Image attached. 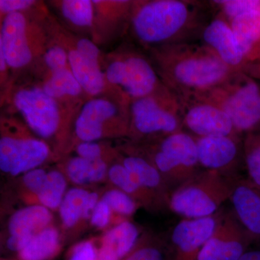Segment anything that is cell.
Returning <instances> with one entry per match:
<instances>
[{"label": "cell", "instance_id": "40", "mask_svg": "<svg viewBox=\"0 0 260 260\" xmlns=\"http://www.w3.org/2000/svg\"><path fill=\"white\" fill-rule=\"evenodd\" d=\"M75 49L83 55L88 56L94 60L99 61L100 51L97 46L89 39H80L77 43Z\"/></svg>", "mask_w": 260, "mask_h": 260}, {"label": "cell", "instance_id": "25", "mask_svg": "<svg viewBox=\"0 0 260 260\" xmlns=\"http://www.w3.org/2000/svg\"><path fill=\"white\" fill-rule=\"evenodd\" d=\"M91 191L88 187L75 186L68 189L65 194L58 213L61 220V229L66 240L67 236L73 238L80 232L85 204Z\"/></svg>", "mask_w": 260, "mask_h": 260}, {"label": "cell", "instance_id": "22", "mask_svg": "<svg viewBox=\"0 0 260 260\" xmlns=\"http://www.w3.org/2000/svg\"><path fill=\"white\" fill-rule=\"evenodd\" d=\"M108 183L110 186L129 195L149 212H160L166 209L150 191L143 187L120 161L111 164L108 172Z\"/></svg>", "mask_w": 260, "mask_h": 260}, {"label": "cell", "instance_id": "4", "mask_svg": "<svg viewBox=\"0 0 260 260\" xmlns=\"http://www.w3.org/2000/svg\"><path fill=\"white\" fill-rule=\"evenodd\" d=\"M237 179L203 169L172 191L169 210L183 218L213 216L230 200Z\"/></svg>", "mask_w": 260, "mask_h": 260}, {"label": "cell", "instance_id": "38", "mask_svg": "<svg viewBox=\"0 0 260 260\" xmlns=\"http://www.w3.org/2000/svg\"><path fill=\"white\" fill-rule=\"evenodd\" d=\"M36 234H17V235H8L4 241L3 248L8 252L15 253L18 254L23 250Z\"/></svg>", "mask_w": 260, "mask_h": 260}, {"label": "cell", "instance_id": "26", "mask_svg": "<svg viewBox=\"0 0 260 260\" xmlns=\"http://www.w3.org/2000/svg\"><path fill=\"white\" fill-rule=\"evenodd\" d=\"M70 70L80 86L89 95L100 94L105 86L99 61L83 55L76 49L68 52Z\"/></svg>", "mask_w": 260, "mask_h": 260}, {"label": "cell", "instance_id": "35", "mask_svg": "<svg viewBox=\"0 0 260 260\" xmlns=\"http://www.w3.org/2000/svg\"><path fill=\"white\" fill-rule=\"evenodd\" d=\"M99 237H90L73 244L64 256V260H98Z\"/></svg>", "mask_w": 260, "mask_h": 260}, {"label": "cell", "instance_id": "23", "mask_svg": "<svg viewBox=\"0 0 260 260\" xmlns=\"http://www.w3.org/2000/svg\"><path fill=\"white\" fill-rule=\"evenodd\" d=\"M66 238L55 224L38 233L16 255L17 260H54L64 248Z\"/></svg>", "mask_w": 260, "mask_h": 260}, {"label": "cell", "instance_id": "1", "mask_svg": "<svg viewBox=\"0 0 260 260\" xmlns=\"http://www.w3.org/2000/svg\"><path fill=\"white\" fill-rule=\"evenodd\" d=\"M213 16L210 1L151 0L132 3L130 8L133 35L150 50L199 42Z\"/></svg>", "mask_w": 260, "mask_h": 260}, {"label": "cell", "instance_id": "32", "mask_svg": "<svg viewBox=\"0 0 260 260\" xmlns=\"http://www.w3.org/2000/svg\"><path fill=\"white\" fill-rule=\"evenodd\" d=\"M101 198L107 202L116 216L126 220L141 208L132 197L112 186L103 191Z\"/></svg>", "mask_w": 260, "mask_h": 260}, {"label": "cell", "instance_id": "11", "mask_svg": "<svg viewBox=\"0 0 260 260\" xmlns=\"http://www.w3.org/2000/svg\"><path fill=\"white\" fill-rule=\"evenodd\" d=\"M242 136H213L195 138L200 167L238 179L244 167Z\"/></svg>", "mask_w": 260, "mask_h": 260}, {"label": "cell", "instance_id": "42", "mask_svg": "<svg viewBox=\"0 0 260 260\" xmlns=\"http://www.w3.org/2000/svg\"><path fill=\"white\" fill-rule=\"evenodd\" d=\"M0 260H17L16 259H8V258H1Z\"/></svg>", "mask_w": 260, "mask_h": 260}, {"label": "cell", "instance_id": "3", "mask_svg": "<svg viewBox=\"0 0 260 260\" xmlns=\"http://www.w3.org/2000/svg\"><path fill=\"white\" fill-rule=\"evenodd\" d=\"M129 136L143 143L182 130L179 98L162 85L147 96L129 103Z\"/></svg>", "mask_w": 260, "mask_h": 260}, {"label": "cell", "instance_id": "5", "mask_svg": "<svg viewBox=\"0 0 260 260\" xmlns=\"http://www.w3.org/2000/svg\"><path fill=\"white\" fill-rule=\"evenodd\" d=\"M198 97L223 110L241 136L260 130V83L252 75L236 72L211 91Z\"/></svg>", "mask_w": 260, "mask_h": 260}, {"label": "cell", "instance_id": "34", "mask_svg": "<svg viewBox=\"0 0 260 260\" xmlns=\"http://www.w3.org/2000/svg\"><path fill=\"white\" fill-rule=\"evenodd\" d=\"M124 220H126V219L116 216L107 202L101 198L95 206L89 225L104 232Z\"/></svg>", "mask_w": 260, "mask_h": 260}, {"label": "cell", "instance_id": "20", "mask_svg": "<svg viewBox=\"0 0 260 260\" xmlns=\"http://www.w3.org/2000/svg\"><path fill=\"white\" fill-rule=\"evenodd\" d=\"M231 26L251 71L260 64V8L237 17Z\"/></svg>", "mask_w": 260, "mask_h": 260}, {"label": "cell", "instance_id": "6", "mask_svg": "<svg viewBox=\"0 0 260 260\" xmlns=\"http://www.w3.org/2000/svg\"><path fill=\"white\" fill-rule=\"evenodd\" d=\"M140 145L171 191L203 170L198 160L196 140L183 130Z\"/></svg>", "mask_w": 260, "mask_h": 260}, {"label": "cell", "instance_id": "14", "mask_svg": "<svg viewBox=\"0 0 260 260\" xmlns=\"http://www.w3.org/2000/svg\"><path fill=\"white\" fill-rule=\"evenodd\" d=\"M117 113L115 104L107 99H95L85 103L75 121L76 144L96 142L108 137L123 136L112 124Z\"/></svg>", "mask_w": 260, "mask_h": 260}, {"label": "cell", "instance_id": "28", "mask_svg": "<svg viewBox=\"0 0 260 260\" xmlns=\"http://www.w3.org/2000/svg\"><path fill=\"white\" fill-rule=\"evenodd\" d=\"M123 260H169L167 238L143 232L138 244Z\"/></svg>", "mask_w": 260, "mask_h": 260}, {"label": "cell", "instance_id": "12", "mask_svg": "<svg viewBox=\"0 0 260 260\" xmlns=\"http://www.w3.org/2000/svg\"><path fill=\"white\" fill-rule=\"evenodd\" d=\"M252 245L251 238L232 208H222L216 229L202 248L197 260H239Z\"/></svg>", "mask_w": 260, "mask_h": 260}, {"label": "cell", "instance_id": "9", "mask_svg": "<svg viewBox=\"0 0 260 260\" xmlns=\"http://www.w3.org/2000/svg\"><path fill=\"white\" fill-rule=\"evenodd\" d=\"M15 107L27 125L41 139L57 138L61 130V116L56 99L44 89H20L14 96Z\"/></svg>", "mask_w": 260, "mask_h": 260}, {"label": "cell", "instance_id": "16", "mask_svg": "<svg viewBox=\"0 0 260 260\" xmlns=\"http://www.w3.org/2000/svg\"><path fill=\"white\" fill-rule=\"evenodd\" d=\"M0 53L8 67L23 68L32 60V52L27 37V20L21 13L5 15L0 32Z\"/></svg>", "mask_w": 260, "mask_h": 260}, {"label": "cell", "instance_id": "8", "mask_svg": "<svg viewBox=\"0 0 260 260\" xmlns=\"http://www.w3.org/2000/svg\"><path fill=\"white\" fill-rule=\"evenodd\" d=\"M109 83L120 87L130 102L147 96L164 85L151 59L130 51L107 67Z\"/></svg>", "mask_w": 260, "mask_h": 260}, {"label": "cell", "instance_id": "2", "mask_svg": "<svg viewBox=\"0 0 260 260\" xmlns=\"http://www.w3.org/2000/svg\"><path fill=\"white\" fill-rule=\"evenodd\" d=\"M150 51L162 84L180 99L205 95L236 73L200 41Z\"/></svg>", "mask_w": 260, "mask_h": 260}, {"label": "cell", "instance_id": "29", "mask_svg": "<svg viewBox=\"0 0 260 260\" xmlns=\"http://www.w3.org/2000/svg\"><path fill=\"white\" fill-rule=\"evenodd\" d=\"M51 73L50 78L42 88L51 97L56 99L64 96H78L83 91L70 67Z\"/></svg>", "mask_w": 260, "mask_h": 260}, {"label": "cell", "instance_id": "24", "mask_svg": "<svg viewBox=\"0 0 260 260\" xmlns=\"http://www.w3.org/2000/svg\"><path fill=\"white\" fill-rule=\"evenodd\" d=\"M54 223L53 212L40 205H29L10 215L8 235L37 234Z\"/></svg>", "mask_w": 260, "mask_h": 260}, {"label": "cell", "instance_id": "21", "mask_svg": "<svg viewBox=\"0 0 260 260\" xmlns=\"http://www.w3.org/2000/svg\"><path fill=\"white\" fill-rule=\"evenodd\" d=\"M110 164L104 160H88L82 157H72L59 168L69 183L79 187H90L108 182Z\"/></svg>", "mask_w": 260, "mask_h": 260}, {"label": "cell", "instance_id": "13", "mask_svg": "<svg viewBox=\"0 0 260 260\" xmlns=\"http://www.w3.org/2000/svg\"><path fill=\"white\" fill-rule=\"evenodd\" d=\"M219 212L213 216L183 218L178 222L167 237L169 260H197L202 248L216 229Z\"/></svg>", "mask_w": 260, "mask_h": 260}, {"label": "cell", "instance_id": "30", "mask_svg": "<svg viewBox=\"0 0 260 260\" xmlns=\"http://www.w3.org/2000/svg\"><path fill=\"white\" fill-rule=\"evenodd\" d=\"M243 143L247 178L260 186V130L244 135Z\"/></svg>", "mask_w": 260, "mask_h": 260}, {"label": "cell", "instance_id": "17", "mask_svg": "<svg viewBox=\"0 0 260 260\" xmlns=\"http://www.w3.org/2000/svg\"><path fill=\"white\" fill-rule=\"evenodd\" d=\"M119 161L140 185L150 191L166 209H169V198L172 191L160 173L140 145L128 147L124 150V155L120 157Z\"/></svg>", "mask_w": 260, "mask_h": 260}, {"label": "cell", "instance_id": "15", "mask_svg": "<svg viewBox=\"0 0 260 260\" xmlns=\"http://www.w3.org/2000/svg\"><path fill=\"white\" fill-rule=\"evenodd\" d=\"M210 48L231 69L236 72L250 73L230 23L221 17L214 15L205 27L200 39Z\"/></svg>", "mask_w": 260, "mask_h": 260}, {"label": "cell", "instance_id": "33", "mask_svg": "<svg viewBox=\"0 0 260 260\" xmlns=\"http://www.w3.org/2000/svg\"><path fill=\"white\" fill-rule=\"evenodd\" d=\"M47 173L45 169L39 167L19 177V196L27 205H34L36 196L47 179Z\"/></svg>", "mask_w": 260, "mask_h": 260}, {"label": "cell", "instance_id": "37", "mask_svg": "<svg viewBox=\"0 0 260 260\" xmlns=\"http://www.w3.org/2000/svg\"><path fill=\"white\" fill-rule=\"evenodd\" d=\"M44 59L51 72L70 67L68 53L63 48L58 46L48 49L44 54Z\"/></svg>", "mask_w": 260, "mask_h": 260}, {"label": "cell", "instance_id": "39", "mask_svg": "<svg viewBox=\"0 0 260 260\" xmlns=\"http://www.w3.org/2000/svg\"><path fill=\"white\" fill-rule=\"evenodd\" d=\"M35 2L32 0H1L0 10L2 13L8 15L13 13H20L21 10L30 8Z\"/></svg>", "mask_w": 260, "mask_h": 260}, {"label": "cell", "instance_id": "7", "mask_svg": "<svg viewBox=\"0 0 260 260\" xmlns=\"http://www.w3.org/2000/svg\"><path fill=\"white\" fill-rule=\"evenodd\" d=\"M51 150L45 140L32 136L28 131H12L2 124L0 169L10 177H19L39 168L50 158Z\"/></svg>", "mask_w": 260, "mask_h": 260}, {"label": "cell", "instance_id": "36", "mask_svg": "<svg viewBox=\"0 0 260 260\" xmlns=\"http://www.w3.org/2000/svg\"><path fill=\"white\" fill-rule=\"evenodd\" d=\"M75 152L78 156L88 160H104L109 162L113 158V152L105 145L97 142H82L75 145Z\"/></svg>", "mask_w": 260, "mask_h": 260}, {"label": "cell", "instance_id": "10", "mask_svg": "<svg viewBox=\"0 0 260 260\" xmlns=\"http://www.w3.org/2000/svg\"><path fill=\"white\" fill-rule=\"evenodd\" d=\"M179 99L182 130L194 138L241 136L236 131L229 116L215 104L201 97Z\"/></svg>", "mask_w": 260, "mask_h": 260}, {"label": "cell", "instance_id": "19", "mask_svg": "<svg viewBox=\"0 0 260 260\" xmlns=\"http://www.w3.org/2000/svg\"><path fill=\"white\" fill-rule=\"evenodd\" d=\"M141 229L130 220H124L99 237L98 260H123L138 244Z\"/></svg>", "mask_w": 260, "mask_h": 260}, {"label": "cell", "instance_id": "18", "mask_svg": "<svg viewBox=\"0 0 260 260\" xmlns=\"http://www.w3.org/2000/svg\"><path fill=\"white\" fill-rule=\"evenodd\" d=\"M232 210L253 244H260V186L247 177L236 181L230 199Z\"/></svg>", "mask_w": 260, "mask_h": 260}, {"label": "cell", "instance_id": "27", "mask_svg": "<svg viewBox=\"0 0 260 260\" xmlns=\"http://www.w3.org/2000/svg\"><path fill=\"white\" fill-rule=\"evenodd\" d=\"M69 184L61 169L48 171L47 179L35 198L34 205H40L51 211L58 212Z\"/></svg>", "mask_w": 260, "mask_h": 260}, {"label": "cell", "instance_id": "31", "mask_svg": "<svg viewBox=\"0 0 260 260\" xmlns=\"http://www.w3.org/2000/svg\"><path fill=\"white\" fill-rule=\"evenodd\" d=\"M61 14L75 26L90 27L93 21V6L89 0H65L61 3Z\"/></svg>", "mask_w": 260, "mask_h": 260}, {"label": "cell", "instance_id": "41", "mask_svg": "<svg viewBox=\"0 0 260 260\" xmlns=\"http://www.w3.org/2000/svg\"><path fill=\"white\" fill-rule=\"evenodd\" d=\"M239 260H260V244H253Z\"/></svg>", "mask_w": 260, "mask_h": 260}]
</instances>
